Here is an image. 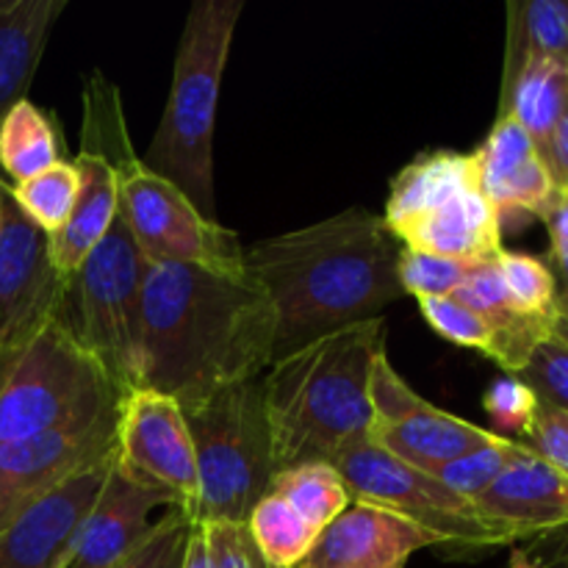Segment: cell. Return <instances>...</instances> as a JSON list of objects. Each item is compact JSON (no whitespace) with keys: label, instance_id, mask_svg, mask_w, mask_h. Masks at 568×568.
<instances>
[{"label":"cell","instance_id":"1","mask_svg":"<svg viewBox=\"0 0 568 568\" xmlns=\"http://www.w3.org/2000/svg\"><path fill=\"white\" fill-rule=\"evenodd\" d=\"M399 253L403 244L366 209H347L244 250L250 281L275 308L272 364L344 327L381 320L405 297Z\"/></svg>","mask_w":568,"mask_h":568},{"label":"cell","instance_id":"2","mask_svg":"<svg viewBox=\"0 0 568 568\" xmlns=\"http://www.w3.org/2000/svg\"><path fill=\"white\" fill-rule=\"evenodd\" d=\"M275 308L247 277L148 264L142 297V388L181 408L272 366Z\"/></svg>","mask_w":568,"mask_h":568},{"label":"cell","instance_id":"3","mask_svg":"<svg viewBox=\"0 0 568 568\" xmlns=\"http://www.w3.org/2000/svg\"><path fill=\"white\" fill-rule=\"evenodd\" d=\"M386 353V320L344 327L275 361L264 375L275 469L333 464L369 442L372 369Z\"/></svg>","mask_w":568,"mask_h":568},{"label":"cell","instance_id":"4","mask_svg":"<svg viewBox=\"0 0 568 568\" xmlns=\"http://www.w3.org/2000/svg\"><path fill=\"white\" fill-rule=\"evenodd\" d=\"M81 148L100 150L114 164L120 214L148 264L194 266L222 277H247L244 247L233 231L211 222L192 200L144 164L128 136L114 83L94 70L83 89Z\"/></svg>","mask_w":568,"mask_h":568},{"label":"cell","instance_id":"5","mask_svg":"<svg viewBox=\"0 0 568 568\" xmlns=\"http://www.w3.org/2000/svg\"><path fill=\"white\" fill-rule=\"evenodd\" d=\"M242 9V0H200L189 9L164 114L142 155L150 170L175 183L211 222H216V105Z\"/></svg>","mask_w":568,"mask_h":568},{"label":"cell","instance_id":"6","mask_svg":"<svg viewBox=\"0 0 568 568\" xmlns=\"http://www.w3.org/2000/svg\"><path fill=\"white\" fill-rule=\"evenodd\" d=\"M183 410L200 475V525H244L275 469L264 375L233 383Z\"/></svg>","mask_w":568,"mask_h":568},{"label":"cell","instance_id":"7","mask_svg":"<svg viewBox=\"0 0 568 568\" xmlns=\"http://www.w3.org/2000/svg\"><path fill=\"white\" fill-rule=\"evenodd\" d=\"M122 392L78 344L64 316L0 344V447L120 405Z\"/></svg>","mask_w":568,"mask_h":568},{"label":"cell","instance_id":"8","mask_svg":"<svg viewBox=\"0 0 568 568\" xmlns=\"http://www.w3.org/2000/svg\"><path fill=\"white\" fill-rule=\"evenodd\" d=\"M144 275L148 261L125 216L116 214L109 233L67 283V327L122 394L142 388Z\"/></svg>","mask_w":568,"mask_h":568},{"label":"cell","instance_id":"9","mask_svg":"<svg viewBox=\"0 0 568 568\" xmlns=\"http://www.w3.org/2000/svg\"><path fill=\"white\" fill-rule=\"evenodd\" d=\"M331 466L347 483L353 503L377 505L405 516L438 541L455 560L486 558L499 547H516L519 538L505 525L486 519L469 499L458 497L436 475L392 458L372 442L347 449Z\"/></svg>","mask_w":568,"mask_h":568},{"label":"cell","instance_id":"10","mask_svg":"<svg viewBox=\"0 0 568 568\" xmlns=\"http://www.w3.org/2000/svg\"><path fill=\"white\" fill-rule=\"evenodd\" d=\"M114 469L153 494L164 508L194 519L200 505V475L194 444L181 405L150 388H133L120 399Z\"/></svg>","mask_w":568,"mask_h":568},{"label":"cell","instance_id":"11","mask_svg":"<svg viewBox=\"0 0 568 568\" xmlns=\"http://www.w3.org/2000/svg\"><path fill=\"white\" fill-rule=\"evenodd\" d=\"M116 422L120 405L0 447V530L72 477L109 464L116 449Z\"/></svg>","mask_w":568,"mask_h":568},{"label":"cell","instance_id":"12","mask_svg":"<svg viewBox=\"0 0 568 568\" xmlns=\"http://www.w3.org/2000/svg\"><path fill=\"white\" fill-rule=\"evenodd\" d=\"M369 397L375 410L369 442L427 475H436L447 464L486 447L499 436L427 403L399 377L386 353L375 361Z\"/></svg>","mask_w":568,"mask_h":568},{"label":"cell","instance_id":"13","mask_svg":"<svg viewBox=\"0 0 568 568\" xmlns=\"http://www.w3.org/2000/svg\"><path fill=\"white\" fill-rule=\"evenodd\" d=\"M67 283L50 236L20 211L11 192L0 209V344L31 338L64 316Z\"/></svg>","mask_w":568,"mask_h":568},{"label":"cell","instance_id":"14","mask_svg":"<svg viewBox=\"0 0 568 568\" xmlns=\"http://www.w3.org/2000/svg\"><path fill=\"white\" fill-rule=\"evenodd\" d=\"M475 159L483 192L497 209L503 227L514 220L544 222L566 200L530 133L510 114L497 116Z\"/></svg>","mask_w":568,"mask_h":568},{"label":"cell","instance_id":"15","mask_svg":"<svg viewBox=\"0 0 568 568\" xmlns=\"http://www.w3.org/2000/svg\"><path fill=\"white\" fill-rule=\"evenodd\" d=\"M433 547L436 538L405 516L353 503L322 530L297 568H405L410 555Z\"/></svg>","mask_w":568,"mask_h":568},{"label":"cell","instance_id":"16","mask_svg":"<svg viewBox=\"0 0 568 568\" xmlns=\"http://www.w3.org/2000/svg\"><path fill=\"white\" fill-rule=\"evenodd\" d=\"M109 469L111 460L72 477L0 530V568H64L72 538L98 499Z\"/></svg>","mask_w":568,"mask_h":568},{"label":"cell","instance_id":"17","mask_svg":"<svg viewBox=\"0 0 568 568\" xmlns=\"http://www.w3.org/2000/svg\"><path fill=\"white\" fill-rule=\"evenodd\" d=\"M164 508L159 497L142 491L114 469L111 458L109 477L98 499L78 527L64 568H116L128 555L136 552L153 532L150 510Z\"/></svg>","mask_w":568,"mask_h":568},{"label":"cell","instance_id":"18","mask_svg":"<svg viewBox=\"0 0 568 568\" xmlns=\"http://www.w3.org/2000/svg\"><path fill=\"white\" fill-rule=\"evenodd\" d=\"M486 519L505 525L519 541L568 525V475L521 444L519 455L475 503Z\"/></svg>","mask_w":568,"mask_h":568},{"label":"cell","instance_id":"19","mask_svg":"<svg viewBox=\"0 0 568 568\" xmlns=\"http://www.w3.org/2000/svg\"><path fill=\"white\" fill-rule=\"evenodd\" d=\"M403 247L455 261H488L503 253V222L483 186L464 189L392 233Z\"/></svg>","mask_w":568,"mask_h":568},{"label":"cell","instance_id":"20","mask_svg":"<svg viewBox=\"0 0 568 568\" xmlns=\"http://www.w3.org/2000/svg\"><path fill=\"white\" fill-rule=\"evenodd\" d=\"M81 189H78L75 209L67 225L50 236V250L64 283L75 277L87 255L98 247L100 239L109 233L111 222L120 214V189H116L114 164L100 150L81 148L72 159Z\"/></svg>","mask_w":568,"mask_h":568},{"label":"cell","instance_id":"21","mask_svg":"<svg viewBox=\"0 0 568 568\" xmlns=\"http://www.w3.org/2000/svg\"><path fill=\"white\" fill-rule=\"evenodd\" d=\"M67 0H0V120L26 100Z\"/></svg>","mask_w":568,"mask_h":568},{"label":"cell","instance_id":"22","mask_svg":"<svg viewBox=\"0 0 568 568\" xmlns=\"http://www.w3.org/2000/svg\"><path fill=\"white\" fill-rule=\"evenodd\" d=\"M480 183L475 153H460V150H427L416 155L410 164H405L392 178L383 211V225L388 233L403 227L405 222L416 220L425 211L436 209L453 194Z\"/></svg>","mask_w":568,"mask_h":568},{"label":"cell","instance_id":"23","mask_svg":"<svg viewBox=\"0 0 568 568\" xmlns=\"http://www.w3.org/2000/svg\"><path fill=\"white\" fill-rule=\"evenodd\" d=\"M568 100V67L544 55H505L499 114H510L541 150Z\"/></svg>","mask_w":568,"mask_h":568},{"label":"cell","instance_id":"24","mask_svg":"<svg viewBox=\"0 0 568 568\" xmlns=\"http://www.w3.org/2000/svg\"><path fill=\"white\" fill-rule=\"evenodd\" d=\"M61 159V136L53 116L31 100H20L0 120V170L14 183L50 170Z\"/></svg>","mask_w":568,"mask_h":568},{"label":"cell","instance_id":"25","mask_svg":"<svg viewBox=\"0 0 568 568\" xmlns=\"http://www.w3.org/2000/svg\"><path fill=\"white\" fill-rule=\"evenodd\" d=\"M244 527L270 568H297L320 538V532L275 491L255 505Z\"/></svg>","mask_w":568,"mask_h":568},{"label":"cell","instance_id":"26","mask_svg":"<svg viewBox=\"0 0 568 568\" xmlns=\"http://www.w3.org/2000/svg\"><path fill=\"white\" fill-rule=\"evenodd\" d=\"M270 491L286 499L320 536L353 505L347 483L331 464H303L277 471Z\"/></svg>","mask_w":568,"mask_h":568},{"label":"cell","instance_id":"27","mask_svg":"<svg viewBox=\"0 0 568 568\" xmlns=\"http://www.w3.org/2000/svg\"><path fill=\"white\" fill-rule=\"evenodd\" d=\"M544 55L568 67V3L530 0L508 6V53Z\"/></svg>","mask_w":568,"mask_h":568},{"label":"cell","instance_id":"28","mask_svg":"<svg viewBox=\"0 0 568 568\" xmlns=\"http://www.w3.org/2000/svg\"><path fill=\"white\" fill-rule=\"evenodd\" d=\"M78 189H81V178H78L72 161H59L50 170L28 178V181L11 183L9 192L14 197V203L20 205L22 214L39 231H44L48 236H55L72 216Z\"/></svg>","mask_w":568,"mask_h":568},{"label":"cell","instance_id":"29","mask_svg":"<svg viewBox=\"0 0 568 568\" xmlns=\"http://www.w3.org/2000/svg\"><path fill=\"white\" fill-rule=\"evenodd\" d=\"M497 266L516 308L536 320L558 316V281H555V272L547 258L503 250L497 255Z\"/></svg>","mask_w":568,"mask_h":568},{"label":"cell","instance_id":"30","mask_svg":"<svg viewBox=\"0 0 568 568\" xmlns=\"http://www.w3.org/2000/svg\"><path fill=\"white\" fill-rule=\"evenodd\" d=\"M519 449L521 442L508 436H497L486 447L475 449V453L444 466L442 471H436V477L444 486L453 488L458 497L469 499L475 505L497 483V477L508 469V464L519 455Z\"/></svg>","mask_w":568,"mask_h":568},{"label":"cell","instance_id":"31","mask_svg":"<svg viewBox=\"0 0 568 568\" xmlns=\"http://www.w3.org/2000/svg\"><path fill=\"white\" fill-rule=\"evenodd\" d=\"M514 377L532 388L538 403L568 410V316H555L552 333L538 344L525 369Z\"/></svg>","mask_w":568,"mask_h":568},{"label":"cell","instance_id":"32","mask_svg":"<svg viewBox=\"0 0 568 568\" xmlns=\"http://www.w3.org/2000/svg\"><path fill=\"white\" fill-rule=\"evenodd\" d=\"M475 261L442 258V255L419 253V250L403 247L399 253V283L410 297H453L455 288L464 283Z\"/></svg>","mask_w":568,"mask_h":568},{"label":"cell","instance_id":"33","mask_svg":"<svg viewBox=\"0 0 568 568\" xmlns=\"http://www.w3.org/2000/svg\"><path fill=\"white\" fill-rule=\"evenodd\" d=\"M416 303H419L422 316L427 320V325H430L438 336L458 344V347L477 349V353L491 358L494 331L483 316H477L475 311L466 308V305L458 303L455 297H422L416 300Z\"/></svg>","mask_w":568,"mask_h":568},{"label":"cell","instance_id":"34","mask_svg":"<svg viewBox=\"0 0 568 568\" xmlns=\"http://www.w3.org/2000/svg\"><path fill=\"white\" fill-rule=\"evenodd\" d=\"M192 527V516L166 508V514L159 521H153V532H150L148 541L136 552L128 555L116 568H183Z\"/></svg>","mask_w":568,"mask_h":568},{"label":"cell","instance_id":"35","mask_svg":"<svg viewBox=\"0 0 568 568\" xmlns=\"http://www.w3.org/2000/svg\"><path fill=\"white\" fill-rule=\"evenodd\" d=\"M483 408H486L488 419L499 430L510 433V436H516V442H521L525 433L530 430L532 419H536L538 397L519 377L505 375L488 386L486 397H483Z\"/></svg>","mask_w":568,"mask_h":568},{"label":"cell","instance_id":"36","mask_svg":"<svg viewBox=\"0 0 568 568\" xmlns=\"http://www.w3.org/2000/svg\"><path fill=\"white\" fill-rule=\"evenodd\" d=\"M521 444L568 475V410L538 403L536 419H532Z\"/></svg>","mask_w":568,"mask_h":568},{"label":"cell","instance_id":"37","mask_svg":"<svg viewBox=\"0 0 568 568\" xmlns=\"http://www.w3.org/2000/svg\"><path fill=\"white\" fill-rule=\"evenodd\" d=\"M214 568H270L253 547L244 525H205Z\"/></svg>","mask_w":568,"mask_h":568},{"label":"cell","instance_id":"38","mask_svg":"<svg viewBox=\"0 0 568 568\" xmlns=\"http://www.w3.org/2000/svg\"><path fill=\"white\" fill-rule=\"evenodd\" d=\"M538 153H541L555 186L560 189L564 197H568V100L564 111H560L558 122H555V128L549 131L547 142H544V148L538 150Z\"/></svg>","mask_w":568,"mask_h":568},{"label":"cell","instance_id":"39","mask_svg":"<svg viewBox=\"0 0 568 568\" xmlns=\"http://www.w3.org/2000/svg\"><path fill=\"white\" fill-rule=\"evenodd\" d=\"M521 549L538 568H568V525L527 538Z\"/></svg>","mask_w":568,"mask_h":568},{"label":"cell","instance_id":"40","mask_svg":"<svg viewBox=\"0 0 568 568\" xmlns=\"http://www.w3.org/2000/svg\"><path fill=\"white\" fill-rule=\"evenodd\" d=\"M183 568H214V555H211V541L205 525L194 521L192 536H189L186 558H183Z\"/></svg>","mask_w":568,"mask_h":568},{"label":"cell","instance_id":"41","mask_svg":"<svg viewBox=\"0 0 568 568\" xmlns=\"http://www.w3.org/2000/svg\"><path fill=\"white\" fill-rule=\"evenodd\" d=\"M508 568H538L536 564L530 560V555L525 552L521 547H514L510 549V560H508Z\"/></svg>","mask_w":568,"mask_h":568},{"label":"cell","instance_id":"42","mask_svg":"<svg viewBox=\"0 0 568 568\" xmlns=\"http://www.w3.org/2000/svg\"><path fill=\"white\" fill-rule=\"evenodd\" d=\"M6 192H9V183H6L3 178H0V209H3V197H6Z\"/></svg>","mask_w":568,"mask_h":568}]
</instances>
